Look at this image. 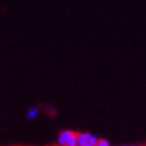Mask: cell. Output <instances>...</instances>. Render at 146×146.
Instances as JSON below:
<instances>
[{
	"instance_id": "6da1fadb",
	"label": "cell",
	"mask_w": 146,
	"mask_h": 146,
	"mask_svg": "<svg viewBox=\"0 0 146 146\" xmlns=\"http://www.w3.org/2000/svg\"><path fill=\"white\" fill-rule=\"evenodd\" d=\"M76 141H78V131L62 130L58 135V145L59 146H76Z\"/></svg>"
},
{
	"instance_id": "5b68a950",
	"label": "cell",
	"mask_w": 146,
	"mask_h": 146,
	"mask_svg": "<svg viewBox=\"0 0 146 146\" xmlns=\"http://www.w3.org/2000/svg\"><path fill=\"white\" fill-rule=\"evenodd\" d=\"M121 146H146V145H139V143H127V145H121Z\"/></svg>"
},
{
	"instance_id": "7a4b0ae2",
	"label": "cell",
	"mask_w": 146,
	"mask_h": 146,
	"mask_svg": "<svg viewBox=\"0 0 146 146\" xmlns=\"http://www.w3.org/2000/svg\"><path fill=\"white\" fill-rule=\"evenodd\" d=\"M99 137L93 133H78L76 146H97Z\"/></svg>"
},
{
	"instance_id": "277c9868",
	"label": "cell",
	"mask_w": 146,
	"mask_h": 146,
	"mask_svg": "<svg viewBox=\"0 0 146 146\" xmlns=\"http://www.w3.org/2000/svg\"><path fill=\"white\" fill-rule=\"evenodd\" d=\"M97 146H111L110 145V141L109 139H105V138H99Z\"/></svg>"
},
{
	"instance_id": "3957f363",
	"label": "cell",
	"mask_w": 146,
	"mask_h": 146,
	"mask_svg": "<svg viewBox=\"0 0 146 146\" xmlns=\"http://www.w3.org/2000/svg\"><path fill=\"white\" fill-rule=\"evenodd\" d=\"M38 115H39V107L34 106V107H30V109L27 110L26 118H27V119H35Z\"/></svg>"
}]
</instances>
